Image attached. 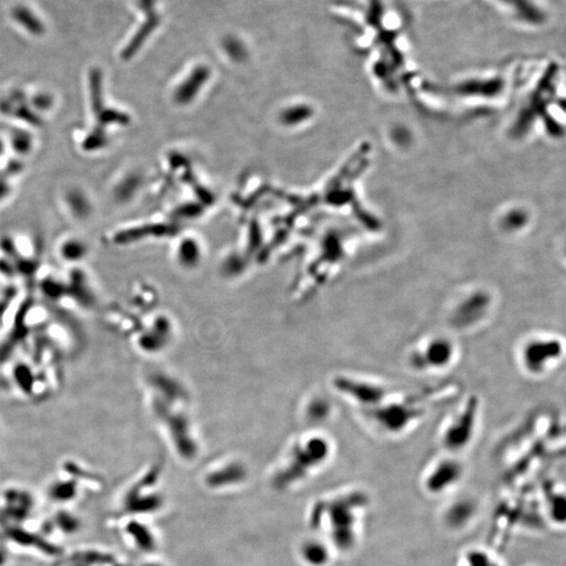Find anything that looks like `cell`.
Instances as JSON below:
<instances>
[{
    "mask_svg": "<svg viewBox=\"0 0 566 566\" xmlns=\"http://www.w3.org/2000/svg\"><path fill=\"white\" fill-rule=\"evenodd\" d=\"M457 566H501L495 557L483 548H470L459 557Z\"/></svg>",
    "mask_w": 566,
    "mask_h": 566,
    "instance_id": "obj_18",
    "label": "cell"
},
{
    "mask_svg": "<svg viewBox=\"0 0 566 566\" xmlns=\"http://www.w3.org/2000/svg\"><path fill=\"white\" fill-rule=\"evenodd\" d=\"M466 474V466L459 455L445 453L426 468L422 475V487L431 497L447 495L459 487Z\"/></svg>",
    "mask_w": 566,
    "mask_h": 566,
    "instance_id": "obj_8",
    "label": "cell"
},
{
    "mask_svg": "<svg viewBox=\"0 0 566 566\" xmlns=\"http://www.w3.org/2000/svg\"><path fill=\"white\" fill-rule=\"evenodd\" d=\"M12 16L16 23L25 28L29 33L36 36L42 35L44 33V25L27 6H16L13 10Z\"/></svg>",
    "mask_w": 566,
    "mask_h": 566,
    "instance_id": "obj_17",
    "label": "cell"
},
{
    "mask_svg": "<svg viewBox=\"0 0 566 566\" xmlns=\"http://www.w3.org/2000/svg\"><path fill=\"white\" fill-rule=\"evenodd\" d=\"M112 566H138L131 562H126V561H114Z\"/></svg>",
    "mask_w": 566,
    "mask_h": 566,
    "instance_id": "obj_24",
    "label": "cell"
},
{
    "mask_svg": "<svg viewBox=\"0 0 566 566\" xmlns=\"http://www.w3.org/2000/svg\"><path fill=\"white\" fill-rule=\"evenodd\" d=\"M332 384L336 392L361 411L378 407L399 393L383 382L351 373L336 375Z\"/></svg>",
    "mask_w": 566,
    "mask_h": 566,
    "instance_id": "obj_7",
    "label": "cell"
},
{
    "mask_svg": "<svg viewBox=\"0 0 566 566\" xmlns=\"http://www.w3.org/2000/svg\"><path fill=\"white\" fill-rule=\"evenodd\" d=\"M565 342L554 334L531 335L520 343L517 361L522 371L535 379L546 377L562 363Z\"/></svg>",
    "mask_w": 566,
    "mask_h": 566,
    "instance_id": "obj_4",
    "label": "cell"
},
{
    "mask_svg": "<svg viewBox=\"0 0 566 566\" xmlns=\"http://www.w3.org/2000/svg\"><path fill=\"white\" fill-rule=\"evenodd\" d=\"M79 495V483L76 478L56 479L49 485L47 496L58 505L73 502Z\"/></svg>",
    "mask_w": 566,
    "mask_h": 566,
    "instance_id": "obj_16",
    "label": "cell"
},
{
    "mask_svg": "<svg viewBox=\"0 0 566 566\" xmlns=\"http://www.w3.org/2000/svg\"><path fill=\"white\" fill-rule=\"evenodd\" d=\"M4 517L15 522H25L31 517L35 507L34 497L28 490L11 488L2 493Z\"/></svg>",
    "mask_w": 566,
    "mask_h": 566,
    "instance_id": "obj_14",
    "label": "cell"
},
{
    "mask_svg": "<svg viewBox=\"0 0 566 566\" xmlns=\"http://www.w3.org/2000/svg\"><path fill=\"white\" fill-rule=\"evenodd\" d=\"M495 298L487 291L477 289L459 298L449 312V321L459 330L478 327L491 317Z\"/></svg>",
    "mask_w": 566,
    "mask_h": 566,
    "instance_id": "obj_10",
    "label": "cell"
},
{
    "mask_svg": "<svg viewBox=\"0 0 566 566\" xmlns=\"http://www.w3.org/2000/svg\"><path fill=\"white\" fill-rule=\"evenodd\" d=\"M332 442L322 434L296 440L271 474V485L279 492L297 488L321 470L332 457Z\"/></svg>",
    "mask_w": 566,
    "mask_h": 566,
    "instance_id": "obj_3",
    "label": "cell"
},
{
    "mask_svg": "<svg viewBox=\"0 0 566 566\" xmlns=\"http://www.w3.org/2000/svg\"><path fill=\"white\" fill-rule=\"evenodd\" d=\"M367 503L364 492L349 490L317 501L312 507L313 526L330 542L336 554H347L356 548Z\"/></svg>",
    "mask_w": 566,
    "mask_h": 566,
    "instance_id": "obj_1",
    "label": "cell"
},
{
    "mask_svg": "<svg viewBox=\"0 0 566 566\" xmlns=\"http://www.w3.org/2000/svg\"><path fill=\"white\" fill-rule=\"evenodd\" d=\"M139 6L141 10L144 11L145 14H147L148 18L147 19H157V13H155V2L157 0H138Z\"/></svg>",
    "mask_w": 566,
    "mask_h": 566,
    "instance_id": "obj_21",
    "label": "cell"
},
{
    "mask_svg": "<svg viewBox=\"0 0 566 566\" xmlns=\"http://www.w3.org/2000/svg\"><path fill=\"white\" fill-rule=\"evenodd\" d=\"M138 566H169L165 561L161 560L159 558H155L153 556H150V558L147 559L145 560L144 562H142L141 565Z\"/></svg>",
    "mask_w": 566,
    "mask_h": 566,
    "instance_id": "obj_22",
    "label": "cell"
},
{
    "mask_svg": "<svg viewBox=\"0 0 566 566\" xmlns=\"http://www.w3.org/2000/svg\"><path fill=\"white\" fill-rule=\"evenodd\" d=\"M448 390L446 386H438L407 395L397 393L382 405L362 414L384 435H404L424 420L436 402L448 397Z\"/></svg>",
    "mask_w": 566,
    "mask_h": 566,
    "instance_id": "obj_2",
    "label": "cell"
},
{
    "mask_svg": "<svg viewBox=\"0 0 566 566\" xmlns=\"http://www.w3.org/2000/svg\"><path fill=\"white\" fill-rule=\"evenodd\" d=\"M51 520L55 531H61L64 535L73 536L81 530L82 522L79 516L66 510L57 512Z\"/></svg>",
    "mask_w": 566,
    "mask_h": 566,
    "instance_id": "obj_19",
    "label": "cell"
},
{
    "mask_svg": "<svg viewBox=\"0 0 566 566\" xmlns=\"http://www.w3.org/2000/svg\"><path fill=\"white\" fill-rule=\"evenodd\" d=\"M13 378H14L15 383L18 386L20 391L25 393H31L32 388L35 384L33 375L29 367L25 366V364H19L15 367L14 371H12Z\"/></svg>",
    "mask_w": 566,
    "mask_h": 566,
    "instance_id": "obj_20",
    "label": "cell"
},
{
    "mask_svg": "<svg viewBox=\"0 0 566 566\" xmlns=\"http://www.w3.org/2000/svg\"><path fill=\"white\" fill-rule=\"evenodd\" d=\"M125 535L142 554L155 556L159 550V537L155 531L142 518L131 517L125 524Z\"/></svg>",
    "mask_w": 566,
    "mask_h": 566,
    "instance_id": "obj_13",
    "label": "cell"
},
{
    "mask_svg": "<svg viewBox=\"0 0 566 566\" xmlns=\"http://www.w3.org/2000/svg\"><path fill=\"white\" fill-rule=\"evenodd\" d=\"M459 347L447 335H433L421 341L408 354L407 363L419 373H440L457 364Z\"/></svg>",
    "mask_w": 566,
    "mask_h": 566,
    "instance_id": "obj_6",
    "label": "cell"
},
{
    "mask_svg": "<svg viewBox=\"0 0 566 566\" xmlns=\"http://www.w3.org/2000/svg\"><path fill=\"white\" fill-rule=\"evenodd\" d=\"M336 555L323 536H308L298 543L297 556L303 566H330Z\"/></svg>",
    "mask_w": 566,
    "mask_h": 566,
    "instance_id": "obj_12",
    "label": "cell"
},
{
    "mask_svg": "<svg viewBox=\"0 0 566 566\" xmlns=\"http://www.w3.org/2000/svg\"><path fill=\"white\" fill-rule=\"evenodd\" d=\"M483 404L476 395H469L442 427L440 446L445 453L459 455L474 442L481 423Z\"/></svg>",
    "mask_w": 566,
    "mask_h": 566,
    "instance_id": "obj_5",
    "label": "cell"
},
{
    "mask_svg": "<svg viewBox=\"0 0 566 566\" xmlns=\"http://www.w3.org/2000/svg\"><path fill=\"white\" fill-rule=\"evenodd\" d=\"M157 471H149L128 490L123 500V510L129 517L143 518L163 511L166 499L157 487Z\"/></svg>",
    "mask_w": 566,
    "mask_h": 566,
    "instance_id": "obj_9",
    "label": "cell"
},
{
    "mask_svg": "<svg viewBox=\"0 0 566 566\" xmlns=\"http://www.w3.org/2000/svg\"><path fill=\"white\" fill-rule=\"evenodd\" d=\"M8 560H10L8 550L4 546H0V566L8 565Z\"/></svg>",
    "mask_w": 566,
    "mask_h": 566,
    "instance_id": "obj_23",
    "label": "cell"
},
{
    "mask_svg": "<svg viewBox=\"0 0 566 566\" xmlns=\"http://www.w3.org/2000/svg\"><path fill=\"white\" fill-rule=\"evenodd\" d=\"M476 507L470 499H459L451 503L445 512V522L452 529L464 528L471 520L474 519Z\"/></svg>",
    "mask_w": 566,
    "mask_h": 566,
    "instance_id": "obj_15",
    "label": "cell"
},
{
    "mask_svg": "<svg viewBox=\"0 0 566 566\" xmlns=\"http://www.w3.org/2000/svg\"><path fill=\"white\" fill-rule=\"evenodd\" d=\"M247 481V466L239 459L222 460L211 466L204 475L205 485L213 491L237 489Z\"/></svg>",
    "mask_w": 566,
    "mask_h": 566,
    "instance_id": "obj_11",
    "label": "cell"
}]
</instances>
